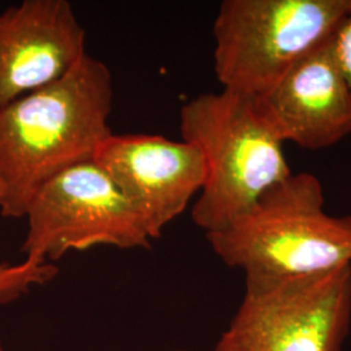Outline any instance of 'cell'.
Wrapping results in <instances>:
<instances>
[{"mask_svg": "<svg viewBox=\"0 0 351 351\" xmlns=\"http://www.w3.org/2000/svg\"><path fill=\"white\" fill-rule=\"evenodd\" d=\"M112 75L85 55L62 80L0 110V215L23 219L38 191L77 164L94 160L112 136Z\"/></svg>", "mask_w": 351, "mask_h": 351, "instance_id": "1", "label": "cell"}, {"mask_svg": "<svg viewBox=\"0 0 351 351\" xmlns=\"http://www.w3.org/2000/svg\"><path fill=\"white\" fill-rule=\"evenodd\" d=\"M0 351H4V349H3V345H1V341H0Z\"/></svg>", "mask_w": 351, "mask_h": 351, "instance_id": "12", "label": "cell"}, {"mask_svg": "<svg viewBox=\"0 0 351 351\" xmlns=\"http://www.w3.org/2000/svg\"><path fill=\"white\" fill-rule=\"evenodd\" d=\"M351 329V265L269 285H245L213 351H342Z\"/></svg>", "mask_w": 351, "mask_h": 351, "instance_id": "6", "label": "cell"}, {"mask_svg": "<svg viewBox=\"0 0 351 351\" xmlns=\"http://www.w3.org/2000/svg\"><path fill=\"white\" fill-rule=\"evenodd\" d=\"M85 29L66 0H24L0 13V110L69 73Z\"/></svg>", "mask_w": 351, "mask_h": 351, "instance_id": "8", "label": "cell"}, {"mask_svg": "<svg viewBox=\"0 0 351 351\" xmlns=\"http://www.w3.org/2000/svg\"><path fill=\"white\" fill-rule=\"evenodd\" d=\"M180 129L206 163V181L191 210L206 234L232 226L293 173L284 141L258 97L226 88L202 94L181 108Z\"/></svg>", "mask_w": 351, "mask_h": 351, "instance_id": "3", "label": "cell"}, {"mask_svg": "<svg viewBox=\"0 0 351 351\" xmlns=\"http://www.w3.org/2000/svg\"><path fill=\"white\" fill-rule=\"evenodd\" d=\"M329 46L339 72L351 90V8L329 39Z\"/></svg>", "mask_w": 351, "mask_h": 351, "instance_id": "11", "label": "cell"}, {"mask_svg": "<svg viewBox=\"0 0 351 351\" xmlns=\"http://www.w3.org/2000/svg\"><path fill=\"white\" fill-rule=\"evenodd\" d=\"M58 272L52 263H37L27 259L19 264L0 262V304L16 301L30 289L50 282Z\"/></svg>", "mask_w": 351, "mask_h": 351, "instance_id": "10", "label": "cell"}, {"mask_svg": "<svg viewBox=\"0 0 351 351\" xmlns=\"http://www.w3.org/2000/svg\"><path fill=\"white\" fill-rule=\"evenodd\" d=\"M21 251L25 259L52 263L71 251L95 246L149 249V226L94 160L53 177L30 203Z\"/></svg>", "mask_w": 351, "mask_h": 351, "instance_id": "5", "label": "cell"}, {"mask_svg": "<svg viewBox=\"0 0 351 351\" xmlns=\"http://www.w3.org/2000/svg\"><path fill=\"white\" fill-rule=\"evenodd\" d=\"M316 176L291 173L224 230L206 234L245 285L319 276L351 265V216L326 211Z\"/></svg>", "mask_w": 351, "mask_h": 351, "instance_id": "2", "label": "cell"}, {"mask_svg": "<svg viewBox=\"0 0 351 351\" xmlns=\"http://www.w3.org/2000/svg\"><path fill=\"white\" fill-rule=\"evenodd\" d=\"M351 0H226L213 23V68L223 88L263 97L328 42Z\"/></svg>", "mask_w": 351, "mask_h": 351, "instance_id": "4", "label": "cell"}, {"mask_svg": "<svg viewBox=\"0 0 351 351\" xmlns=\"http://www.w3.org/2000/svg\"><path fill=\"white\" fill-rule=\"evenodd\" d=\"M94 162L134 206L154 239L201 193L207 175L197 146L152 134H112Z\"/></svg>", "mask_w": 351, "mask_h": 351, "instance_id": "7", "label": "cell"}, {"mask_svg": "<svg viewBox=\"0 0 351 351\" xmlns=\"http://www.w3.org/2000/svg\"><path fill=\"white\" fill-rule=\"evenodd\" d=\"M259 99L284 143L322 150L351 134V90L329 40L294 64Z\"/></svg>", "mask_w": 351, "mask_h": 351, "instance_id": "9", "label": "cell"}]
</instances>
